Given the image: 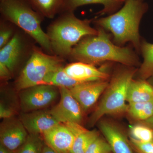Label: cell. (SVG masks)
Listing matches in <instances>:
<instances>
[{
  "instance_id": "28",
  "label": "cell",
  "mask_w": 153,
  "mask_h": 153,
  "mask_svg": "<svg viewBox=\"0 0 153 153\" xmlns=\"http://www.w3.org/2000/svg\"><path fill=\"white\" fill-rule=\"evenodd\" d=\"M12 35V30L10 29H1L0 32V47L2 48L10 41Z\"/></svg>"
},
{
  "instance_id": "7",
  "label": "cell",
  "mask_w": 153,
  "mask_h": 153,
  "mask_svg": "<svg viewBox=\"0 0 153 153\" xmlns=\"http://www.w3.org/2000/svg\"><path fill=\"white\" fill-rule=\"evenodd\" d=\"M20 105L24 112L39 110L52 104L58 95L57 87L38 85L21 91Z\"/></svg>"
},
{
  "instance_id": "10",
  "label": "cell",
  "mask_w": 153,
  "mask_h": 153,
  "mask_svg": "<svg viewBox=\"0 0 153 153\" xmlns=\"http://www.w3.org/2000/svg\"><path fill=\"white\" fill-rule=\"evenodd\" d=\"M28 135L20 119H6L1 125L0 144L14 152L24 144Z\"/></svg>"
},
{
  "instance_id": "21",
  "label": "cell",
  "mask_w": 153,
  "mask_h": 153,
  "mask_svg": "<svg viewBox=\"0 0 153 153\" xmlns=\"http://www.w3.org/2000/svg\"><path fill=\"white\" fill-rule=\"evenodd\" d=\"M82 83L71 78L66 74L62 67L49 73L43 80L41 85H52L56 87L69 88Z\"/></svg>"
},
{
  "instance_id": "25",
  "label": "cell",
  "mask_w": 153,
  "mask_h": 153,
  "mask_svg": "<svg viewBox=\"0 0 153 153\" xmlns=\"http://www.w3.org/2000/svg\"><path fill=\"white\" fill-rule=\"evenodd\" d=\"M85 153H113L105 138L100 135L91 143Z\"/></svg>"
},
{
  "instance_id": "27",
  "label": "cell",
  "mask_w": 153,
  "mask_h": 153,
  "mask_svg": "<svg viewBox=\"0 0 153 153\" xmlns=\"http://www.w3.org/2000/svg\"><path fill=\"white\" fill-rule=\"evenodd\" d=\"M14 111L10 107L1 102L0 104V117L1 119L10 118L13 117Z\"/></svg>"
},
{
  "instance_id": "5",
  "label": "cell",
  "mask_w": 153,
  "mask_h": 153,
  "mask_svg": "<svg viewBox=\"0 0 153 153\" xmlns=\"http://www.w3.org/2000/svg\"><path fill=\"white\" fill-rule=\"evenodd\" d=\"M0 10L6 20L21 28L44 50L53 53L47 34L41 27V15L25 0H1Z\"/></svg>"
},
{
  "instance_id": "12",
  "label": "cell",
  "mask_w": 153,
  "mask_h": 153,
  "mask_svg": "<svg viewBox=\"0 0 153 153\" xmlns=\"http://www.w3.org/2000/svg\"><path fill=\"white\" fill-rule=\"evenodd\" d=\"M108 67L105 64L97 68L94 65L76 61L64 67V70L71 78L83 82L109 80V74L106 70Z\"/></svg>"
},
{
  "instance_id": "1",
  "label": "cell",
  "mask_w": 153,
  "mask_h": 153,
  "mask_svg": "<svg viewBox=\"0 0 153 153\" xmlns=\"http://www.w3.org/2000/svg\"><path fill=\"white\" fill-rule=\"evenodd\" d=\"M97 30V35L82 38L72 49L69 57L94 66L109 62L132 67L139 65V58L131 48L118 46L111 41L106 30L100 27Z\"/></svg>"
},
{
  "instance_id": "20",
  "label": "cell",
  "mask_w": 153,
  "mask_h": 153,
  "mask_svg": "<svg viewBox=\"0 0 153 153\" xmlns=\"http://www.w3.org/2000/svg\"><path fill=\"white\" fill-rule=\"evenodd\" d=\"M140 51L142 55L143 61L137 69L136 74L138 79L147 80L153 76V44L143 41Z\"/></svg>"
},
{
  "instance_id": "8",
  "label": "cell",
  "mask_w": 153,
  "mask_h": 153,
  "mask_svg": "<svg viewBox=\"0 0 153 153\" xmlns=\"http://www.w3.org/2000/svg\"><path fill=\"white\" fill-rule=\"evenodd\" d=\"M60 100L49 111L55 119L61 123L80 124L83 119V110L69 89L60 88Z\"/></svg>"
},
{
  "instance_id": "16",
  "label": "cell",
  "mask_w": 153,
  "mask_h": 153,
  "mask_svg": "<svg viewBox=\"0 0 153 153\" xmlns=\"http://www.w3.org/2000/svg\"><path fill=\"white\" fill-rule=\"evenodd\" d=\"M63 124L68 127L74 136L71 153H85L91 143L99 136L96 130H88L80 124L71 123Z\"/></svg>"
},
{
  "instance_id": "6",
  "label": "cell",
  "mask_w": 153,
  "mask_h": 153,
  "mask_svg": "<svg viewBox=\"0 0 153 153\" xmlns=\"http://www.w3.org/2000/svg\"><path fill=\"white\" fill-rule=\"evenodd\" d=\"M63 59L57 55L45 54L35 49L15 83L18 91L41 85L51 72L63 67Z\"/></svg>"
},
{
  "instance_id": "24",
  "label": "cell",
  "mask_w": 153,
  "mask_h": 153,
  "mask_svg": "<svg viewBox=\"0 0 153 153\" xmlns=\"http://www.w3.org/2000/svg\"><path fill=\"white\" fill-rule=\"evenodd\" d=\"M43 147V141L40 135L29 134L19 153H41Z\"/></svg>"
},
{
  "instance_id": "3",
  "label": "cell",
  "mask_w": 153,
  "mask_h": 153,
  "mask_svg": "<svg viewBox=\"0 0 153 153\" xmlns=\"http://www.w3.org/2000/svg\"><path fill=\"white\" fill-rule=\"evenodd\" d=\"M137 69L121 64L115 70L101 99L89 118V126H93L107 115H115L127 112L129 86Z\"/></svg>"
},
{
  "instance_id": "4",
  "label": "cell",
  "mask_w": 153,
  "mask_h": 153,
  "mask_svg": "<svg viewBox=\"0 0 153 153\" xmlns=\"http://www.w3.org/2000/svg\"><path fill=\"white\" fill-rule=\"evenodd\" d=\"M73 13L63 12L50 26L47 33L53 53L61 57H69L72 49L82 38L98 33L91 26L92 19L81 20Z\"/></svg>"
},
{
  "instance_id": "26",
  "label": "cell",
  "mask_w": 153,
  "mask_h": 153,
  "mask_svg": "<svg viewBox=\"0 0 153 153\" xmlns=\"http://www.w3.org/2000/svg\"><path fill=\"white\" fill-rule=\"evenodd\" d=\"M134 153H153V140L147 143H141L129 137Z\"/></svg>"
},
{
  "instance_id": "23",
  "label": "cell",
  "mask_w": 153,
  "mask_h": 153,
  "mask_svg": "<svg viewBox=\"0 0 153 153\" xmlns=\"http://www.w3.org/2000/svg\"><path fill=\"white\" fill-rule=\"evenodd\" d=\"M129 137L139 142H149L153 140V131L145 124L138 122L130 126Z\"/></svg>"
},
{
  "instance_id": "18",
  "label": "cell",
  "mask_w": 153,
  "mask_h": 153,
  "mask_svg": "<svg viewBox=\"0 0 153 153\" xmlns=\"http://www.w3.org/2000/svg\"><path fill=\"white\" fill-rule=\"evenodd\" d=\"M153 100V87L147 80L133 79L129 86L127 101L128 104Z\"/></svg>"
},
{
  "instance_id": "9",
  "label": "cell",
  "mask_w": 153,
  "mask_h": 153,
  "mask_svg": "<svg viewBox=\"0 0 153 153\" xmlns=\"http://www.w3.org/2000/svg\"><path fill=\"white\" fill-rule=\"evenodd\" d=\"M109 80L82 82L69 90L83 111L93 106L106 89Z\"/></svg>"
},
{
  "instance_id": "19",
  "label": "cell",
  "mask_w": 153,
  "mask_h": 153,
  "mask_svg": "<svg viewBox=\"0 0 153 153\" xmlns=\"http://www.w3.org/2000/svg\"><path fill=\"white\" fill-rule=\"evenodd\" d=\"M42 17L53 19L62 12L65 0H25Z\"/></svg>"
},
{
  "instance_id": "13",
  "label": "cell",
  "mask_w": 153,
  "mask_h": 153,
  "mask_svg": "<svg viewBox=\"0 0 153 153\" xmlns=\"http://www.w3.org/2000/svg\"><path fill=\"white\" fill-rule=\"evenodd\" d=\"M20 120L29 134H43L60 123L49 111L39 110L24 112Z\"/></svg>"
},
{
  "instance_id": "32",
  "label": "cell",
  "mask_w": 153,
  "mask_h": 153,
  "mask_svg": "<svg viewBox=\"0 0 153 153\" xmlns=\"http://www.w3.org/2000/svg\"><path fill=\"white\" fill-rule=\"evenodd\" d=\"M147 81L149 82V83L152 85V86L153 87V76H152V77H150L149 79H147Z\"/></svg>"
},
{
  "instance_id": "22",
  "label": "cell",
  "mask_w": 153,
  "mask_h": 153,
  "mask_svg": "<svg viewBox=\"0 0 153 153\" xmlns=\"http://www.w3.org/2000/svg\"><path fill=\"white\" fill-rule=\"evenodd\" d=\"M127 112L138 122L147 120L153 115V100L128 104Z\"/></svg>"
},
{
  "instance_id": "17",
  "label": "cell",
  "mask_w": 153,
  "mask_h": 153,
  "mask_svg": "<svg viewBox=\"0 0 153 153\" xmlns=\"http://www.w3.org/2000/svg\"><path fill=\"white\" fill-rule=\"evenodd\" d=\"M125 2L124 0H65L61 12H74L77 8L81 6L100 4L103 6V8L97 14L111 15L119 10Z\"/></svg>"
},
{
  "instance_id": "31",
  "label": "cell",
  "mask_w": 153,
  "mask_h": 153,
  "mask_svg": "<svg viewBox=\"0 0 153 153\" xmlns=\"http://www.w3.org/2000/svg\"><path fill=\"white\" fill-rule=\"evenodd\" d=\"M0 153H14V152L10 150L2 145L0 144Z\"/></svg>"
},
{
  "instance_id": "14",
  "label": "cell",
  "mask_w": 153,
  "mask_h": 153,
  "mask_svg": "<svg viewBox=\"0 0 153 153\" xmlns=\"http://www.w3.org/2000/svg\"><path fill=\"white\" fill-rule=\"evenodd\" d=\"M47 146L58 153H71L74 136L63 123L59 124L43 134Z\"/></svg>"
},
{
  "instance_id": "29",
  "label": "cell",
  "mask_w": 153,
  "mask_h": 153,
  "mask_svg": "<svg viewBox=\"0 0 153 153\" xmlns=\"http://www.w3.org/2000/svg\"><path fill=\"white\" fill-rule=\"evenodd\" d=\"M139 122L143 123L146 125L153 131V115L150 118L148 119L147 120L143 122Z\"/></svg>"
},
{
  "instance_id": "33",
  "label": "cell",
  "mask_w": 153,
  "mask_h": 153,
  "mask_svg": "<svg viewBox=\"0 0 153 153\" xmlns=\"http://www.w3.org/2000/svg\"><path fill=\"white\" fill-rule=\"evenodd\" d=\"M124 1H126V0H124Z\"/></svg>"
},
{
  "instance_id": "15",
  "label": "cell",
  "mask_w": 153,
  "mask_h": 153,
  "mask_svg": "<svg viewBox=\"0 0 153 153\" xmlns=\"http://www.w3.org/2000/svg\"><path fill=\"white\" fill-rule=\"evenodd\" d=\"M21 38L15 34L0 51V67L7 68L13 75L19 63L22 54V44Z\"/></svg>"
},
{
  "instance_id": "11",
  "label": "cell",
  "mask_w": 153,
  "mask_h": 153,
  "mask_svg": "<svg viewBox=\"0 0 153 153\" xmlns=\"http://www.w3.org/2000/svg\"><path fill=\"white\" fill-rule=\"evenodd\" d=\"M98 127L104 138L109 144L113 153H134L123 131L114 123L101 120Z\"/></svg>"
},
{
  "instance_id": "30",
  "label": "cell",
  "mask_w": 153,
  "mask_h": 153,
  "mask_svg": "<svg viewBox=\"0 0 153 153\" xmlns=\"http://www.w3.org/2000/svg\"><path fill=\"white\" fill-rule=\"evenodd\" d=\"M41 153H58L49 147L48 146H45L43 147Z\"/></svg>"
},
{
  "instance_id": "2",
  "label": "cell",
  "mask_w": 153,
  "mask_h": 153,
  "mask_svg": "<svg viewBox=\"0 0 153 153\" xmlns=\"http://www.w3.org/2000/svg\"><path fill=\"white\" fill-rule=\"evenodd\" d=\"M148 9L145 0H126L116 12L94 22L98 27L112 34L115 44L121 47L129 42L140 52L141 44L140 23Z\"/></svg>"
}]
</instances>
